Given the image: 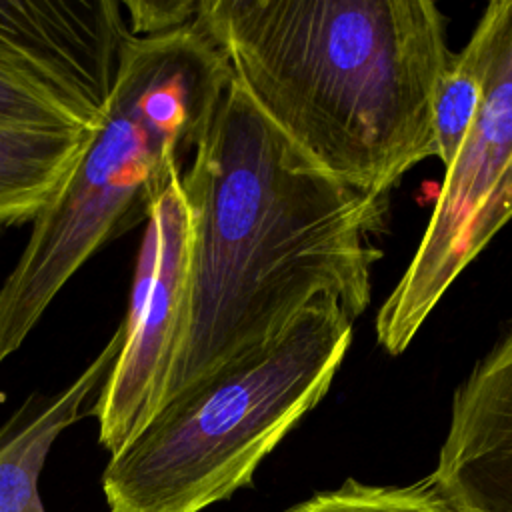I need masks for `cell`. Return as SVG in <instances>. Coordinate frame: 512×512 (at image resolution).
Listing matches in <instances>:
<instances>
[{
	"label": "cell",
	"instance_id": "8992f818",
	"mask_svg": "<svg viewBox=\"0 0 512 512\" xmlns=\"http://www.w3.org/2000/svg\"><path fill=\"white\" fill-rule=\"evenodd\" d=\"M128 34L120 0H0V128L96 132Z\"/></svg>",
	"mask_w": 512,
	"mask_h": 512
},
{
	"label": "cell",
	"instance_id": "ba28073f",
	"mask_svg": "<svg viewBox=\"0 0 512 512\" xmlns=\"http://www.w3.org/2000/svg\"><path fill=\"white\" fill-rule=\"evenodd\" d=\"M432 474L468 512H512V324L454 392Z\"/></svg>",
	"mask_w": 512,
	"mask_h": 512
},
{
	"label": "cell",
	"instance_id": "6da1fadb",
	"mask_svg": "<svg viewBox=\"0 0 512 512\" xmlns=\"http://www.w3.org/2000/svg\"><path fill=\"white\" fill-rule=\"evenodd\" d=\"M182 186L194 210L186 330L164 406L278 338L320 298L362 316L388 196L310 162L232 78ZM162 406V408H164Z\"/></svg>",
	"mask_w": 512,
	"mask_h": 512
},
{
	"label": "cell",
	"instance_id": "8fae6325",
	"mask_svg": "<svg viewBox=\"0 0 512 512\" xmlns=\"http://www.w3.org/2000/svg\"><path fill=\"white\" fill-rule=\"evenodd\" d=\"M502 30V0L490 2L466 46L452 54L434 96V134L444 168L456 156L470 124L474 122Z\"/></svg>",
	"mask_w": 512,
	"mask_h": 512
},
{
	"label": "cell",
	"instance_id": "7c38bea8",
	"mask_svg": "<svg viewBox=\"0 0 512 512\" xmlns=\"http://www.w3.org/2000/svg\"><path fill=\"white\" fill-rule=\"evenodd\" d=\"M288 512H468L434 474L408 486H368L346 480L340 488L320 492Z\"/></svg>",
	"mask_w": 512,
	"mask_h": 512
},
{
	"label": "cell",
	"instance_id": "3957f363",
	"mask_svg": "<svg viewBox=\"0 0 512 512\" xmlns=\"http://www.w3.org/2000/svg\"><path fill=\"white\" fill-rule=\"evenodd\" d=\"M232 82L218 46L194 24L122 44L106 116L56 198L32 222L0 286V362L12 356L68 280L106 244L146 224L184 170Z\"/></svg>",
	"mask_w": 512,
	"mask_h": 512
},
{
	"label": "cell",
	"instance_id": "30bf717a",
	"mask_svg": "<svg viewBox=\"0 0 512 512\" xmlns=\"http://www.w3.org/2000/svg\"><path fill=\"white\" fill-rule=\"evenodd\" d=\"M94 134L0 128V230L34 222L44 212Z\"/></svg>",
	"mask_w": 512,
	"mask_h": 512
},
{
	"label": "cell",
	"instance_id": "9c48e42d",
	"mask_svg": "<svg viewBox=\"0 0 512 512\" xmlns=\"http://www.w3.org/2000/svg\"><path fill=\"white\" fill-rule=\"evenodd\" d=\"M122 344L120 326L96 358L62 390L28 396L0 424V512H46L40 472L56 438L82 418V406L100 390Z\"/></svg>",
	"mask_w": 512,
	"mask_h": 512
},
{
	"label": "cell",
	"instance_id": "4fadbf2b",
	"mask_svg": "<svg viewBox=\"0 0 512 512\" xmlns=\"http://www.w3.org/2000/svg\"><path fill=\"white\" fill-rule=\"evenodd\" d=\"M122 6L130 34L148 36L190 24L198 0H124Z\"/></svg>",
	"mask_w": 512,
	"mask_h": 512
},
{
	"label": "cell",
	"instance_id": "277c9868",
	"mask_svg": "<svg viewBox=\"0 0 512 512\" xmlns=\"http://www.w3.org/2000/svg\"><path fill=\"white\" fill-rule=\"evenodd\" d=\"M352 342L330 298L270 344L170 400L110 462V512H200L252 482L258 464L328 392Z\"/></svg>",
	"mask_w": 512,
	"mask_h": 512
},
{
	"label": "cell",
	"instance_id": "5b68a950",
	"mask_svg": "<svg viewBox=\"0 0 512 512\" xmlns=\"http://www.w3.org/2000/svg\"><path fill=\"white\" fill-rule=\"evenodd\" d=\"M512 218V0L480 110L456 156L420 244L376 314V340L402 354L448 288Z\"/></svg>",
	"mask_w": 512,
	"mask_h": 512
},
{
	"label": "cell",
	"instance_id": "52a82bcc",
	"mask_svg": "<svg viewBox=\"0 0 512 512\" xmlns=\"http://www.w3.org/2000/svg\"><path fill=\"white\" fill-rule=\"evenodd\" d=\"M194 242V210L178 174L154 200L138 248L120 350L90 414L116 456L162 410L180 354Z\"/></svg>",
	"mask_w": 512,
	"mask_h": 512
},
{
	"label": "cell",
	"instance_id": "7a4b0ae2",
	"mask_svg": "<svg viewBox=\"0 0 512 512\" xmlns=\"http://www.w3.org/2000/svg\"><path fill=\"white\" fill-rule=\"evenodd\" d=\"M194 24L254 106L318 168L388 196L436 158L452 52L432 0H198Z\"/></svg>",
	"mask_w": 512,
	"mask_h": 512
}]
</instances>
